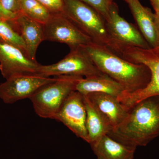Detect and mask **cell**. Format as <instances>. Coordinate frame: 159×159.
Here are the masks:
<instances>
[{"mask_svg":"<svg viewBox=\"0 0 159 159\" xmlns=\"http://www.w3.org/2000/svg\"><path fill=\"white\" fill-rule=\"evenodd\" d=\"M108 135L129 146H146L159 135V95L134 105L123 122Z\"/></svg>","mask_w":159,"mask_h":159,"instance_id":"6da1fadb","label":"cell"},{"mask_svg":"<svg viewBox=\"0 0 159 159\" xmlns=\"http://www.w3.org/2000/svg\"><path fill=\"white\" fill-rule=\"evenodd\" d=\"M81 48L97 68L120 84L125 93L140 90L150 82L151 74L146 66L131 62L106 47L95 43Z\"/></svg>","mask_w":159,"mask_h":159,"instance_id":"7a4b0ae2","label":"cell"},{"mask_svg":"<svg viewBox=\"0 0 159 159\" xmlns=\"http://www.w3.org/2000/svg\"><path fill=\"white\" fill-rule=\"evenodd\" d=\"M64 2L63 13L93 43L105 46L118 54L102 16L80 0H64Z\"/></svg>","mask_w":159,"mask_h":159,"instance_id":"3957f363","label":"cell"},{"mask_svg":"<svg viewBox=\"0 0 159 159\" xmlns=\"http://www.w3.org/2000/svg\"><path fill=\"white\" fill-rule=\"evenodd\" d=\"M121 57L131 62L143 64L150 70V82L145 88L132 93H123L118 100L129 111L142 99L159 95V47L143 49L129 47L122 51Z\"/></svg>","mask_w":159,"mask_h":159,"instance_id":"277c9868","label":"cell"},{"mask_svg":"<svg viewBox=\"0 0 159 159\" xmlns=\"http://www.w3.org/2000/svg\"><path fill=\"white\" fill-rule=\"evenodd\" d=\"M56 77V80L41 88L30 99L34 111L41 118L54 119L66 99L76 91L77 84L84 78L68 75Z\"/></svg>","mask_w":159,"mask_h":159,"instance_id":"5b68a950","label":"cell"},{"mask_svg":"<svg viewBox=\"0 0 159 159\" xmlns=\"http://www.w3.org/2000/svg\"><path fill=\"white\" fill-rule=\"evenodd\" d=\"M102 74L80 47L70 50L64 58L56 63L46 66L40 64L36 74L48 77L68 75L88 78Z\"/></svg>","mask_w":159,"mask_h":159,"instance_id":"8992f818","label":"cell"},{"mask_svg":"<svg viewBox=\"0 0 159 159\" xmlns=\"http://www.w3.org/2000/svg\"><path fill=\"white\" fill-rule=\"evenodd\" d=\"M106 22L109 34L116 47L118 55L120 57L122 51L126 48H151L139 29L119 15L118 6L114 2L111 6L109 17Z\"/></svg>","mask_w":159,"mask_h":159,"instance_id":"52a82bcc","label":"cell"},{"mask_svg":"<svg viewBox=\"0 0 159 159\" xmlns=\"http://www.w3.org/2000/svg\"><path fill=\"white\" fill-rule=\"evenodd\" d=\"M43 31L44 41L66 44L70 50L93 42L64 13L52 14L43 25Z\"/></svg>","mask_w":159,"mask_h":159,"instance_id":"ba28073f","label":"cell"},{"mask_svg":"<svg viewBox=\"0 0 159 159\" xmlns=\"http://www.w3.org/2000/svg\"><path fill=\"white\" fill-rule=\"evenodd\" d=\"M37 74H19L11 76L0 84V99L7 104L31 97L43 86L56 80Z\"/></svg>","mask_w":159,"mask_h":159,"instance_id":"9c48e42d","label":"cell"},{"mask_svg":"<svg viewBox=\"0 0 159 159\" xmlns=\"http://www.w3.org/2000/svg\"><path fill=\"white\" fill-rule=\"evenodd\" d=\"M86 118L83 95L74 91L66 99L54 120L62 122L77 137L88 143Z\"/></svg>","mask_w":159,"mask_h":159,"instance_id":"30bf717a","label":"cell"},{"mask_svg":"<svg viewBox=\"0 0 159 159\" xmlns=\"http://www.w3.org/2000/svg\"><path fill=\"white\" fill-rule=\"evenodd\" d=\"M40 65L19 48L0 41V71L5 79L19 74H36Z\"/></svg>","mask_w":159,"mask_h":159,"instance_id":"8fae6325","label":"cell"},{"mask_svg":"<svg viewBox=\"0 0 159 159\" xmlns=\"http://www.w3.org/2000/svg\"><path fill=\"white\" fill-rule=\"evenodd\" d=\"M9 20L22 38L28 56L32 60L36 61L38 48L44 41L43 25L21 13L14 19Z\"/></svg>","mask_w":159,"mask_h":159,"instance_id":"7c38bea8","label":"cell"},{"mask_svg":"<svg viewBox=\"0 0 159 159\" xmlns=\"http://www.w3.org/2000/svg\"><path fill=\"white\" fill-rule=\"evenodd\" d=\"M127 3L145 40L151 48H159V36L155 13L149 8L142 6L139 0H130Z\"/></svg>","mask_w":159,"mask_h":159,"instance_id":"4fadbf2b","label":"cell"},{"mask_svg":"<svg viewBox=\"0 0 159 159\" xmlns=\"http://www.w3.org/2000/svg\"><path fill=\"white\" fill-rule=\"evenodd\" d=\"M85 96L108 120L112 129L119 126L128 114V111L119 102L118 97L113 95L93 93Z\"/></svg>","mask_w":159,"mask_h":159,"instance_id":"5bb4252c","label":"cell"},{"mask_svg":"<svg viewBox=\"0 0 159 159\" xmlns=\"http://www.w3.org/2000/svg\"><path fill=\"white\" fill-rule=\"evenodd\" d=\"M90 145L97 159H134L137 148L122 144L108 134Z\"/></svg>","mask_w":159,"mask_h":159,"instance_id":"9a60e30c","label":"cell"},{"mask_svg":"<svg viewBox=\"0 0 159 159\" xmlns=\"http://www.w3.org/2000/svg\"><path fill=\"white\" fill-rule=\"evenodd\" d=\"M76 91L83 95L93 93H104L117 97L125 92L120 84L104 74L83 78L76 86Z\"/></svg>","mask_w":159,"mask_h":159,"instance_id":"2e32d148","label":"cell"},{"mask_svg":"<svg viewBox=\"0 0 159 159\" xmlns=\"http://www.w3.org/2000/svg\"><path fill=\"white\" fill-rule=\"evenodd\" d=\"M83 97L86 110L88 143L91 145L103 136L108 134L112 128L108 120L94 106L89 98L85 95H83Z\"/></svg>","mask_w":159,"mask_h":159,"instance_id":"e0dca14e","label":"cell"},{"mask_svg":"<svg viewBox=\"0 0 159 159\" xmlns=\"http://www.w3.org/2000/svg\"><path fill=\"white\" fill-rule=\"evenodd\" d=\"M21 13L44 25L51 18V12L37 0H20Z\"/></svg>","mask_w":159,"mask_h":159,"instance_id":"ac0fdd59","label":"cell"},{"mask_svg":"<svg viewBox=\"0 0 159 159\" xmlns=\"http://www.w3.org/2000/svg\"><path fill=\"white\" fill-rule=\"evenodd\" d=\"M0 41L17 47L28 55L22 38L9 20L0 18Z\"/></svg>","mask_w":159,"mask_h":159,"instance_id":"d6986e66","label":"cell"},{"mask_svg":"<svg viewBox=\"0 0 159 159\" xmlns=\"http://www.w3.org/2000/svg\"><path fill=\"white\" fill-rule=\"evenodd\" d=\"M102 16L106 21L108 19L111 6L114 0H80Z\"/></svg>","mask_w":159,"mask_h":159,"instance_id":"ffe728a7","label":"cell"},{"mask_svg":"<svg viewBox=\"0 0 159 159\" xmlns=\"http://www.w3.org/2000/svg\"><path fill=\"white\" fill-rule=\"evenodd\" d=\"M48 9L51 14L63 13L64 0H37Z\"/></svg>","mask_w":159,"mask_h":159,"instance_id":"44dd1931","label":"cell"},{"mask_svg":"<svg viewBox=\"0 0 159 159\" xmlns=\"http://www.w3.org/2000/svg\"><path fill=\"white\" fill-rule=\"evenodd\" d=\"M0 5L6 11L15 15L21 13L20 0H0Z\"/></svg>","mask_w":159,"mask_h":159,"instance_id":"7402d4cb","label":"cell"},{"mask_svg":"<svg viewBox=\"0 0 159 159\" xmlns=\"http://www.w3.org/2000/svg\"><path fill=\"white\" fill-rule=\"evenodd\" d=\"M17 15L6 11L5 9H3V7L0 5V18L12 20L14 19Z\"/></svg>","mask_w":159,"mask_h":159,"instance_id":"603a6c76","label":"cell"},{"mask_svg":"<svg viewBox=\"0 0 159 159\" xmlns=\"http://www.w3.org/2000/svg\"><path fill=\"white\" fill-rule=\"evenodd\" d=\"M155 11V14L159 16V0H149Z\"/></svg>","mask_w":159,"mask_h":159,"instance_id":"cb8c5ba5","label":"cell"},{"mask_svg":"<svg viewBox=\"0 0 159 159\" xmlns=\"http://www.w3.org/2000/svg\"><path fill=\"white\" fill-rule=\"evenodd\" d=\"M155 19L156 23L157 29L158 32L159 36V16H157L155 14Z\"/></svg>","mask_w":159,"mask_h":159,"instance_id":"d4e9b609","label":"cell"},{"mask_svg":"<svg viewBox=\"0 0 159 159\" xmlns=\"http://www.w3.org/2000/svg\"><path fill=\"white\" fill-rule=\"evenodd\" d=\"M124 1H125V2H126V3L127 2H128V1H130V0H124Z\"/></svg>","mask_w":159,"mask_h":159,"instance_id":"484cf974","label":"cell"}]
</instances>
